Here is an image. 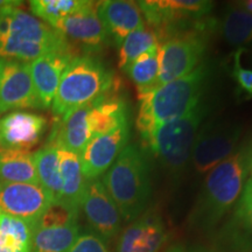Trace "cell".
Returning a JSON list of instances; mask_svg holds the SVG:
<instances>
[{
	"mask_svg": "<svg viewBox=\"0 0 252 252\" xmlns=\"http://www.w3.org/2000/svg\"><path fill=\"white\" fill-rule=\"evenodd\" d=\"M237 216L252 228V178L249 179L244 185L239 198Z\"/></svg>",
	"mask_w": 252,
	"mask_h": 252,
	"instance_id": "obj_32",
	"label": "cell"
},
{
	"mask_svg": "<svg viewBox=\"0 0 252 252\" xmlns=\"http://www.w3.org/2000/svg\"><path fill=\"white\" fill-rule=\"evenodd\" d=\"M35 226L0 212V252H32Z\"/></svg>",
	"mask_w": 252,
	"mask_h": 252,
	"instance_id": "obj_26",
	"label": "cell"
},
{
	"mask_svg": "<svg viewBox=\"0 0 252 252\" xmlns=\"http://www.w3.org/2000/svg\"><path fill=\"white\" fill-rule=\"evenodd\" d=\"M84 2L86 0H33L30 4L34 17L54 28L62 19L81 8Z\"/></svg>",
	"mask_w": 252,
	"mask_h": 252,
	"instance_id": "obj_29",
	"label": "cell"
},
{
	"mask_svg": "<svg viewBox=\"0 0 252 252\" xmlns=\"http://www.w3.org/2000/svg\"><path fill=\"white\" fill-rule=\"evenodd\" d=\"M191 252H208V251H204V250H195V251H191Z\"/></svg>",
	"mask_w": 252,
	"mask_h": 252,
	"instance_id": "obj_37",
	"label": "cell"
},
{
	"mask_svg": "<svg viewBox=\"0 0 252 252\" xmlns=\"http://www.w3.org/2000/svg\"><path fill=\"white\" fill-rule=\"evenodd\" d=\"M81 208L91 229L103 241H111L119 234L122 215L102 180L94 179L87 182Z\"/></svg>",
	"mask_w": 252,
	"mask_h": 252,
	"instance_id": "obj_13",
	"label": "cell"
},
{
	"mask_svg": "<svg viewBox=\"0 0 252 252\" xmlns=\"http://www.w3.org/2000/svg\"><path fill=\"white\" fill-rule=\"evenodd\" d=\"M209 110L210 105L204 97L184 116L159 126L144 140L173 175H179L187 166L196 135Z\"/></svg>",
	"mask_w": 252,
	"mask_h": 252,
	"instance_id": "obj_6",
	"label": "cell"
},
{
	"mask_svg": "<svg viewBox=\"0 0 252 252\" xmlns=\"http://www.w3.org/2000/svg\"><path fill=\"white\" fill-rule=\"evenodd\" d=\"M21 1H12V0H0V11L6 7H12V6H20Z\"/></svg>",
	"mask_w": 252,
	"mask_h": 252,
	"instance_id": "obj_33",
	"label": "cell"
},
{
	"mask_svg": "<svg viewBox=\"0 0 252 252\" xmlns=\"http://www.w3.org/2000/svg\"><path fill=\"white\" fill-rule=\"evenodd\" d=\"M47 119L36 113L13 111L0 117V150L30 151L39 144Z\"/></svg>",
	"mask_w": 252,
	"mask_h": 252,
	"instance_id": "obj_16",
	"label": "cell"
},
{
	"mask_svg": "<svg viewBox=\"0 0 252 252\" xmlns=\"http://www.w3.org/2000/svg\"><path fill=\"white\" fill-rule=\"evenodd\" d=\"M219 27L228 45L238 49L252 46V14L238 2L228 6L220 19Z\"/></svg>",
	"mask_w": 252,
	"mask_h": 252,
	"instance_id": "obj_24",
	"label": "cell"
},
{
	"mask_svg": "<svg viewBox=\"0 0 252 252\" xmlns=\"http://www.w3.org/2000/svg\"><path fill=\"white\" fill-rule=\"evenodd\" d=\"M53 206L40 185L13 184L0 180V212L36 225Z\"/></svg>",
	"mask_w": 252,
	"mask_h": 252,
	"instance_id": "obj_12",
	"label": "cell"
},
{
	"mask_svg": "<svg viewBox=\"0 0 252 252\" xmlns=\"http://www.w3.org/2000/svg\"><path fill=\"white\" fill-rule=\"evenodd\" d=\"M58 154L62 179V194L56 204L78 213L88 182L82 172L80 156L61 147H58Z\"/></svg>",
	"mask_w": 252,
	"mask_h": 252,
	"instance_id": "obj_21",
	"label": "cell"
},
{
	"mask_svg": "<svg viewBox=\"0 0 252 252\" xmlns=\"http://www.w3.org/2000/svg\"><path fill=\"white\" fill-rule=\"evenodd\" d=\"M166 241L167 232L161 217L149 210L123 231L116 252H159Z\"/></svg>",
	"mask_w": 252,
	"mask_h": 252,
	"instance_id": "obj_18",
	"label": "cell"
},
{
	"mask_svg": "<svg viewBox=\"0 0 252 252\" xmlns=\"http://www.w3.org/2000/svg\"><path fill=\"white\" fill-rule=\"evenodd\" d=\"M116 89L115 75L90 55L75 56L63 72L52 104L56 118L89 105Z\"/></svg>",
	"mask_w": 252,
	"mask_h": 252,
	"instance_id": "obj_5",
	"label": "cell"
},
{
	"mask_svg": "<svg viewBox=\"0 0 252 252\" xmlns=\"http://www.w3.org/2000/svg\"><path fill=\"white\" fill-rule=\"evenodd\" d=\"M213 70L210 63L202 62L186 76L139 97L135 125L143 140H146L159 126L184 116L204 98Z\"/></svg>",
	"mask_w": 252,
	"mask_h": 252,
	"instance_id": "obj_1",
	"label": "cell"
},
{
	"mask_svg": "<svg viewBox=\"0 0 252 252\" xmlns=\"http://www.w3.org/2000/svg\"><path fill=\"white\" fill-rule=\"evenodd\" d=\"M102 182L124 222H133L145 213L152 193L150 163L137 145H126Z\"/></svg>",
	"mask_w": 252,
	"mask_h": 252,
	"instance_id": "obj_4",
	"label": "cell"
},
{
	"mask_svg": "<svg viewBox=\"0 0 252 252\" xmlns=\"http://www.w3.org/2000/svg\"><path fill=\"white\" fill-rule=\"evenodd\" d=\"M23 109H40L30 63L0 59V113Z\"/></svg>",
	"mask_w": 252,
	"mask_h": 252,
	"instance_id": "obj_11",
	"label": "cell"
},
{
	"mask_svg": "<svg viewBox=\"0 0 252 252\" xmlns=\"http://www.w3.org/2000/svg\"><path fill=\"white\" fill-rule=\"evenodd\" d=\"M137 89L138 98L151 93L159 75V45L147 50L125 69Z\"/></svg>",
	"mask_w": 252,
	"mask_h": 252,
	"instance_id": "obj_27",
	"label": "cell"
},
{
	"mask_svg": "<svg viewBox=\"0 0 252 252\" xmlns=\"http://www.w3.org/2000/svg\"><path fill=\"white\" fill-rule=\"evenodd\" d=\"M130 139V126L124 124L108 134L94 137L80 154L81 167L87 181L98 179L113 165Z\"/></svg>",
	"mask_w": 252,
	"mask_h": 252,
	"instance_id": "obj_14",
	"label": "cell"
},
{
	"mask_svg": "<svg viewBox=\"0 0 252 252\" xmlns=\"http://www.w3.org/2000/svg\"><path fill=\"white\" fill-rule=\"evenodd\" d=\"M242 127L226 121H212L201 126L191 151V162L198 174L209 173L236 152Z\"/></svg>",
	"mask_w": 252,
	"mask_h": 252,
	"instance_id": "obj_9",
	"label": "cell"
},
{
	"mask_svg": "<svg viewBox=\"0 0 252 252\" xmlns=\"http://www.w3.org/2000/svg\"><path fill=\"white\" fill-rule=\"evenodd\" d=\"M166 252H184V249H182L181 247H172L168 251H166Z\"/></svg>",
	"mask_w": 252,
	"mask_h": 252,
	"instance_id": "obj_35",
	"label": "cell"
},
{
	"mask_svg": "<svg viewBox=\"0 0 252 252\" xmlns=\"http://www.w3.org/2000/svg\"><path fill=\"white\" fill-rule=\"evenodd\" d=\"M214 25L207 20L200 26L174 32L159 41V75L152 91L186 76L201 64L208 47V28Z\"/></svg>",
	"mask_w": 252,
	"mask_h": 252,
	"instance_id": "obj_7",
	"label": "cell"
},
{
	"mask_svg": "<svg viewBox=\"0 0 252 252\" xmlns=\"http://www.w3.org/2000/svg\"><path fill=\"white\" fill-rule=\"evenodd\" d=\"M39 185L48 194L53 204H56L61 198L62 179L60 173L58 147L47 143L34 153Z\"/></svg>",
	"mask_w": 252,
	"mask_h": 252,
	"instance_id": "obj_23",
	"label": "cell"
},
{
	"mask_svg": "<svg viewBox=\"0 0 252 252\" xmlns=\"http://www.w3.org/2000/svg\"><path fill=\"white\" fill-rule=\"evenodd\" d=\"M69 252H110L105 241L94 232H84L78 236L77 241Z\"/></svg>",
	"mask_w": 252,
	"mask_h": 252,
	"instance_id": "obj_31",
	"label": "cell"
},
{
	"mask_svg": "<svg viewBox=\"0 0 252 252\" xmlns=\"http://www.w3.org/2000/svg\"><path fill=\"white\" fill-rule=\"evenodd\" d=\"M249 168H250L252 172V154L251 156H249Z\"/></svg>",
	"mask_w": 252,
	"mask_h": 252,
	"instance_id": "obj_36",
	"label": "cell"
},
{
	"mask_svg": "<svg viewBox=\"0 0 252 252\" xmlns=\"http://www.w3.org/2000/svg\"><path fill=\"white\" fill-rule=\"evenodd\" d=\"M239 5L242 6L244 9H247L248 12H250L252 14V0H245V1H239Z\"/></svg>",
	"mask_w": 252,
	"mask_h": 252,
	"instance_id": "obj_34",
	"label": "cell"
},
{
	"mask_svg": "<svg viewBox=\"0 0 252 252\" xmlns=\"http://www.w3.org/2000/svg\"><path fill=\"white\" fill-rule=\"evenodd\" d=\"M90 108L91 104L81 106L58 118L50 132L48 143L80 156L91 139L88 125Z\"/></svg>",
	"mask_w": 252,
	"mask_h": 252,
	"instance_id": "obj_20",
	"label": "cell"
},
{
	"mask_svg": "<svg viewBox=\"0 0 252 252\" xmlns=\"http://www.w3.org/2000/svg\"><path fill=\"white\" fill-rule=\"evenodd\" d=\"M68 41L71 40L88 50L103 49L110 39L97 13V2L86 1L74 13L54 26Z\"/></svg>",
	"mask_w": 252,
	"mask_h": 252,
	"instance_id": "obj_15",
	"label": "cell"
},
{
	"mask_svg": "<svg viewBox=\"0 0 252 252\" xmlns=\"http://www.w3.org/2000/svg\"><path fill=\"white\" fill-rule=\"evenodd\" d=\"M0 180L39 185L34 153L30 151L0 150Z\"/></svg>",
	"mask_w": 252,
	"mask_h": 252,
	"instance_id": "obj_25",
	"label": "cell"
},
{
	"mask_svg": "<svg viewBox=\"0 0 252 252\" xmlns=\"http://www.w3.org/2000/svg\"><path fill=\"white\" fill-rule=\"evenodd\" d=\"M78 213L53 204L35 226L32 252H69L80 236Z\"/></svg>",
	"mask_w": 252,
	"mask_h": 252,
	"instance_id": "obj_10",
	"label": "cell"
},
{
	"mask_svg": "<svg viewBox=\"0 0 252 252\" xmlns=\"http://www.w3.org/2000/svg\"><path fill=\"white\" fill-rule=\"evenodd\" d=\"M97 13L110 39L118 47L132 32L144 27L145 19L138 2L106 0L97 2Z\"/></svg>",
	"mask_w": 252,
	"mask_h": 252,
	"instance_id": "obj_19",
	"label": "cell"
},
{
	"mask_svg": "<svg viewBox=\"0 0 252 252\" xmlns=\"http://www.w3.org/2000/svg\"><path fill=\"white\" fill-rule=\"evenodd\" d=\"M243 49L239 48L235 54L234 67H232V78L238 87V91L247 99L252 98V70L243 68L241 64V55Z\"/></svg>",
	"mask_w": 252,
	"mask_h": 252,
	"instance_id": "obj_30",
	"label": "cell"
},
{
	"mask_svg": "<svg viewBox=\"0 0 252 252\" xmlns=\"http://www.w3.org/2000/svg\"><path fill=\"white\" fill-rule=\"evenodd\" d=\"M127 123V105L125 99L117 94L110 93L91 103L88 116L91 138L108 134Z\"/></svg>",
	"mask_w": 252,
	"mask_h": 252,
	"instance_id": "obj_22",
	"label": "cell"
},
{
	"mask_svg": "<svg viewBox=\"0 0 252 252\" xmlns=\"http://www.w3.org/2000/svg\"><path fill=\"white\" fill-rule=\"evenodd\" d=\"M249 169V154L239 150L208 173L189 224L198 231L215 228L241 196Z\"/></svg>",
	"mask_w": 252,
	"mask_h": 252,
	"instance_id": "obj_2",
	"label": "cell"
},
{
	"mask_svg": "<svg viewBox=\"0 0 252 252\" xmlns=\"http://www.w3.org/2000/svg\"><path fill=\"white\" fill-rule=\"evenodd\" d=\"M74 58V49L56 50L30 63L32 81L40 109L52 108L63 72Z\"/></svg>",
	"mask_w": 252,
	"mask_h": 252,
	"instance_id": "obj_17",
	"label": "cell"
},
{
	"mask_svg": "<svg viewBox=\"0 0 252 252\" xmlns=\"http://www.w3.org/2000/svg\"><path fill=\"white\" fill-rule=\"evenodd\" d=\"M67 49L72 47L60 32L19 6L0 11V59L28 63Z\"/></svg>",
	"mask_w": 252,
	"mask_h": 252,
	"instance_id": "obj_3",
	"label": "cell"
},
{
	"mask_svg": "<svg viewBox=\"0 0 252 252\" xmlns=\"http://www.w3.org/2000/svg\"><path fill=\"white\" fill-rule=\"evenodd\" d=\"M147 26L159 41L174 32L200 26L208 20L214 2L207 0H144L138 1Z\"/></svg>",
	"mask_w": 252,
	"mask_h": 252,
	"instance_id": "obj_8",
	"label": "cell"
},
{
	"mask_svg": "<svg viewBox=\"0 0 252 252\" xmlns=\"http://www.w3.org/2000/svg\"><path fill=\"white\" fill-rule=\"evenodd\" d=\"M159 45V37L153 28L147 25L139 30L132 32L125 37L122 45L119 46L118 53V67L123 71L125 70L132 62L135 61L147 50Z\"/></svg>",
	"mask_w": 252,
	"mask_h": 252,
	"instance_id": "obj_28",
	"label": "cell"
}]
</instances>
